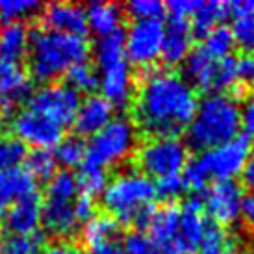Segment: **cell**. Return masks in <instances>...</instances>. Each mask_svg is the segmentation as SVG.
Wrapping results in <instances>:
<instances>
[{
  "label": "cell",
  "mask_w": 254,
  "mask_h": 254,
  "mask_svg": "<svg viewBox=\"0 0 254 254\" xmlns=\"http://www.w3.org/2000/svg\"><path fill=\"white\" fill-rule=\"evenodd\" d=\"M125 9L134 21H143V19H160L165 6L160 0H132Z\"/></svg>",
  "instance_id": "obj_39"
},
{
  "label": "cell",
  "mask_w": 254,
  "mask_h": 254,
  "mask_svg": "<svg viewBox=\"0 0 254 254\" xmlns=\"http://www.w3.org/2000/svg\"><path fill=\"white\" fill-rule=\"evenodd\" d=\"M253 254H254V249H253Z\"/></svg>",
  "instance_id": "obj_50"
},
{
  "label": "cell",
  "mask_w": 254,
  "mask_h": 254,
  "mask_svg": "<svg viewBox=\"0 0 254 254\" xmlns=\"http://www.w3.org/2000/svg\"><path fill=\"white\" fill-rule=\"evenodd\" d=\"M41 9L37 0H0V19L6 22H21Z\"/></svg>",
  "instance_id": "obj_37"
},
{
  "label": "cell",
  "mask_w": 254,
  "mask_h": 254,
  "mask_svg": "<svg viewBox=\"0 0 254 254\" xmlns=\"http://www.w3.org/2000/svg\"><path fill=\"white\" fill-rule=\"evenodd\" d=\"M137 145L135 125L127 117H113L106 127L91 135L85 145V160L95 167L108 171L127 162Z\"/></svg>",
  "instance_id": "obj_5"
},
{
  "label": "cell",
  "mask_w": 254,
  "mask_h": 254,
  "mask_svg": "<svg viewBox=\"0 0 254 254\" xmlns=\"http://www.w3.org/2000/svg\"><path fill=\"white\" fill-rule=\"evenodd\" d=\"M240 71L243 80L254 84V56H247L240 60Z\"/></svg>",
  "instance_id": "obj_47"
},
{
  "label": "cell",
  "mask_w": 254,
  "mask_h": 254,
  "mask_svg": "<svg viewBox=\"0 0 254 254\" xmlns=\"http://www.w3.org/2000/svg\"><path fill=\"white\" fill-rule=\"evenodd\" d=\"M89 45L85 37L37 28L30 32V72L36 80L49 82L62 76L80 62H87Z\"/></svg>",
  "instance_id": "obj_2"
},
{
  "label": "cell",
  "mask_w": 254,
  "mask_h": 254,
  "mask_svg": "<svg viewBox=\"0 0 254 254\" xmlns=\"http://www.w3.org/2000/svg\"><path fill=\"white\" fill-rule=\"evenodd\" d=\"M26 145L13 135H0V171L21 167L26 160Z\"/></svg>",
  "instance_id": "obj_34"
},
{
  "label": "cell",
  "mask_w": 254,
  "mask_h": 254,
  "mask_svg": "<svg viewBox=\"0 0 254 254\" xmlns=\"http://www.w3.org/2000/svg\"><path fill=\"white\" fill-rule=\"evenodd\" d=\"M89 254H128L125 249V243L119 241V238H112L99 243V245H93L89 247Z\"/></svg>",
  "instance_id": "obj_44"
},
{
  "label": "cell",
  "mask_w": 254,
  "mask_h": 254,
  "mask_svg": "<svg viewBox=\"0 0 254 254\" xmlns=\"http://www.w3.org/2000/svg\"><path fill=\"white\" fill-rule=\"evenodd\" d=\"M204 208H202V198L198 195H191L184 200L180 206V217H178V228L175 245L184 254L197 253L198 245L202 241V236L206 232L208 223L204 221Z\"/></svg>",
  "instance_id": "obj_14"
},
{
  "label": "cell",
  "mask_w": 254,
  "mask_h": 254,
  "mask_svg": "<svg viewBox=\"0 0 254 254\" xmlns=\"http://www.w3.org/2000/svg\"><path fill=\"white\" fill-rule=\"evenodd\" d=\"M11 128L15 132V137L24 145L28 143L36 148H49V150L50 147H56L58 143L64 139L65 130L62 125L50 121L49 117H45L41 113L30 110L28 106L15 113L13 121H11Z\"/></svg>",
  "instance_id": "obj_10"
},
{
  "label": "cell",
  "mask_w": 254,
  "mask_h": 254,
  "mask_svg": "<svg viewBox=\"0 0 254 254\" xmlns=\"http://www.w3.org/2000/svg\"><path fill=\"white\" fill-rule=\"evenodd\" d=\"M99 65V85L102 97L112 102V106L125 108L134 97V76L127 56L100 62Z\"/></svg>",
  "instance_id": "obj_12"
},
{
  "label": "cell",
  "mask_w": 254,
  "mask_h": 254,
  "mask_svg": "<svg viewBox=\"0 0 254 254\" xmlns=\"http://www.w3.org/2000/svg\"><path fill=\"white\" fill-rule=\"evenodd\" d=\"M125 249L128 254H184L177 245H162L143 230L130 234L125 241Z\"/></svg>",
  "instance_id": "obj_29"
},
{
  "label": "cell",
  "mask_w": 254,
  "mask_h": 254,
  "mask_svg": "<svg viewBox=\"0 0 254 254\" xmlns=\"http://www.w3.org/2000/svg\"><path fill=\"white\" fill-rule=\"evenodd\" d=\"M228 15H230V4L226 2H219V0L200 2L191 15V32L197 36H206L213 28L221 26V21Z\"/></svg>",
  "instance_id": "obj_26"
},
{
  "label": "cell",
  "mask_w": 254,
  "mask_h": 254,
  "mask_svg": "<svg viewBox=\"0 0 254 254\" xmlns=\"http://www.w3.org/2000/svg\"><path fill=\"white\" fill-rule=\"evenodd\" d=\"M241 175H243V182H245V186L254 193V154H251V158H249L247 165H245V169H243Z\"/></svg>",
  "instance_id": "obj_48"
},
{
  "label": "cell",
  "mask_w": 254,
  "mask_h": 254,
  "mask_svg": "<svg viewBox=\"0 0 254 254\" xmlns=\"http://www.w3.org/2000/svg\"><path fill=\"white\" fill-rule=\"evenodd\" d=\"M76 180H78V190L82 191V195L95 198V195L102 193L104 188H106L108 175L104 169L84 162L80 165V173H78Z\"/></svg>",
  "instance_id": "obj_33"
},
{
  "label": "cell",
  "mask_w": 254,
  "mask_h": 254,
  "mask_svg": "<svg viewBox=\"0 0 254 254\" xmlns=\"http://www.w3.org/2000/svg\"><path fill=\"white\" fill-rule=\"evenodd\" d=\"M182 191H184V182L180 175L162 178V180H158V184H156V193H158V197L162 198H175Z\"/></svg>",
  "instance_id": "obj_40"
},
{
  "label": "cell",
  "mask_w": 254,
  "mask_h": 254,
  "mask_svg": "<svg viewBox=\"0 0 254 254\" xmlns=\"http://www.w3.org/2000/svg\"><path fill=\"white\" fill-rule=\"evenodd\" d=\"M178 217H180V206L165 204L162 208H154V212L145 225L143 232L162 245H175L178 228Z\"/></svg>",
  "instance_id": "obj_23"
},
{
  "label": "cell",
  "mask_w": 254,
  "mask_h": 254,
  "mask_svg": "<svg viewBox=\"0 0 254 254\" xmlns=\"http://www.w3.org/2000/svg\"><path fill=\"white\" fill-rule=\"evenodd\" d=\"M80 102V93L74 91L71 85L49 84L30 93L26 106L65 128L74 121Z\"/></svg>",
  "instance_id": "obj_8"
},
{
  "label": "cell",
  "mask_w": 254,
  "mask_h": 254,
  "mask_svg": "<svg viewBox=\"0 0 254 254\" xmlns=\"http://www.w3.org/2000/svg\"><path fill=\"white\" fill-rule=\"evenodd\" d=\"M191 45H193V32L188 19L169 15L167 22H163V41L160 52L163 64H184V60L191 52Z\"/></svg>",
  "instance_id": "obj_17"
},
{
  "label": "cell",
  "mask_w": 254,
  "mask_h": 254,
  "mask_svg": "<svg viewBox=\"0 0 254 254\" xmlns=\"http://www.w3.org/2000/svg\"><path fill=\"white\" fill-rule=\"evenodd\" d=\"M234 47H236V39H234L232 30L228 26H223V24L213 28L210 34H206L204 43H202V49L215 60L230 56Z\"/></svg>",
  "instance_id": "obj_32"
},
{
  "label": "cell",
  "mask_w": 254,
  "mask_h": 254,
  "mask_svg": "<svg viewBox=\"0 0 254 254\" xmlns=\"http://www.w3.org/2000/svg\"><path fill=\"white\" fill-rule=\"evenodd\" d=\"M54 158L56 163H62L64 167H67V171L71 167H78L85 160V143L80 135L64 137L54 148Z\"/></svg>",
  "instance_id": "obj_30"
},
{
  "label": "cell",
  "mask_w": 254,
  "mask_h": 254,
  "mask_svg": "<svg viewBox=\"0 0 254 254\" xmlns=\"http://www.w3.org/2000/svg\"><path fill=\"white\" fill-rule=\"evenodd\" d=\"M113 119V106L102 95H89L80 102L72 125L80 135H95Z\"/></svg>",
  "instance_id": "obj_19"
},
{
  "label": "cell",
  "mask_w": 254,
  "mask_h": 254,
  "mask_svg": "<svg viewBox=\"0 0 254 254\" xmlns=\"http://www.w3.org/2000/svg\"><path fill=\"white\" fill-rule=\"evenodd\" d=\"M43 254H87V253L82 247H78V245H72V243H67V241H58V243L45 249Z\"/></svg>",
  "instance_id": "obj_46"
},
{
  "label": "cell",
  "mask_w": 254,
  "mask_h": 254,
  "mask_svg": "<svg viewBox=\"0 0 254 254\" xmlns=\"http://www.w3.org/2000/svg\"><path fill=\"white\" fill-rule=\"evenodd\" d=\"M2 249H4V243H2V236H0V254H2Z\"/></svg>",
  "instance_id": "obj_49"
},
{
  "label": "cell",
  "mask_w": 254,
  "mask_h": 254,
  "mask_svg": "<svg viewBox=\"0 0 254 254\" xmlns=\"http://www.w3.org/2000/svg\"><path fill=\"white\" fill-rule=\"evenodd\" d=\"M240 128V100L230 93H208L188 125V143L208 150L234 139Z\"/></svg>",
  "instance_id": "obj_4"
},
{
  "label": "cell",
  "mask_w": 254,
  "mask_h": 254,
  "mask_svg": "<svg viewBox=\"0 0 254 254\" xmlns=\"http://www.w3.org/2000/svg\"><path fill=\"white\" fill-rule=\"evenodd\" d=\"M37 188V180L22 167L0 171V212L7 206L34 195Z\"/></svg>",
  "instance_id": "obj_21"
},
{
  "label": "cell",
  "mask_w": 254,
  "mask_h": 254,
  "mask_svg": "<svg viewBox=\"0 0 254 254\" xmlns=\"http://www.w3.org/2000/svg\"><path fill=\"white\" fill-rule=\"evenodd\" d=\"M112 238H119V223L110 215H93L82 226V240L87 249Z\"/></svg>",
  "instance_id": "obj_28"
},
{
  "label": "cell",
  "mask_w": 254,
  "mask_h": 254,
  "mask_svg": "<svg viewBox=\"0 0 254 254\" xmlns=\"http://www.w3.org/2000/svg\"><path fill=\"white\" fill-rule=\"evenodd\" d=\"M74 212H76V217L80 223H85L89 221L95 213V198L87 197V195H78L76 200H74Z\"/></svg>",
  "instance_id": "obj_43"
},
{
  "label": "cell",
  "mask_w": 254,
  "mask_h": 254,
  "mask_svg": "<svg viewBox=\"0 0 254 254\" xmlns=\"http://www.w3.org/2000/svg\"><path fill=\"white\" fill-rule=\"evenodd\" d=\"M30 30L22 22H6L0 28V58L19 64L28 54Z\"/></svg>",
  "instance_id": "obj_24"
},
{
  "label": "cell",
  "mask_w": 254,
  "mask_h": 254,
  "mask_svg": "<svg viewBox=\"0 0 254 254\" xmlns=\"http://www.w3.org/2000/svg\"><path fill=\"white\" fill-rule=\"evenodd\" d=\"M243 200V190L236 180L213 182L202 198V208L210 215L213 225L226 226L240 219V206Z\"/></svg>",
  "instance_id": "obj_11"
},
{
  "label": "cell",
  "mask_w": 254,
  "mask_h": 254,
  "mask_svg": "<svg viewBox=\"0 0 254 254\" xmlns=\"http://www.w3.org/2000/svg\"><path fill=\"white\" fill-rule=\"evenodd\" d=\"M198 4H200V0H171V2H167L165 9H169V13L175 17L188 19L190 15H193Z\"/></svg>",
  "instance_id": "obj_42"
},
{
  "label": "cell",
  "mask_w": 254,
  "mask_h": 254,
  "mask_svg": "<svg viewBox=\"0 0 254 254\" xmlns=\"http://www.w3.org/2000/svg\"><path fill=\"white\" fill-rule=\"evenodd\" d=\"M26 171L36 180H47L54 177L56 173V158L54 152L49 148H34L30 154H26Z\"/></svg>",
  "instance_id": "obj_31"
},
{
  "label": "cell",
  "mask_w": 254,
  "mask_h": 254,
  "mask_svg": "<svg viewBox=\"0 0 254 254\" xmlns=\"http://www.w3.org/2000/svg\"><path fill=\"white\" fill-rule=\"evenodd\" d=\"M43 243L45 240L39 232L28 236H11L2 249V254H41Z\"/></svg>",
  "instance_id": "obj_38"
},
{
  "label": "cell",
  "mask_w": 254,
  "mask_h": 254,
  "mask_svg": "<svg viewBox=\"0 0 254 254\" xmlns=\"http://www.w3.org/2000/svg\"><path fill=\"white\" fill-rule=\"evenodd\" d=\"M241 80L240 58L226 56L217 60V76H215V93H226Z\"/></svg>",
  "instance_id": "obj_36"
},
{
  "label": "cell",
  "mask_w": 254,
  "mask_h": 254,
  "mask_svg": "<svg viewBox=\"0 0 254 254\" xmlns=\"http://www.w3.org/2000/svg\"><path fill=\"white\" fill-rule=\"evenodd\" d=\"M137 165L148 178H167L182 175L188 165V145L178 135L150 137L137 148Z\"/></svg>",
  "instance_id": "obj_6"
},
{
  "label": "cell",
  "mask_w": 254,
  "mask_h": 254,
  "mask_svg": "<svg viewBox=\"0 0 254 254\" xmlns=\"http://www.w3.org/2000/svg\"><path fill=\"white\" fill-rule=\"evenodd\" d=\"M188 84L195 89L215 93V76H217V60L212 58L202 47L191 49L184 60V74Z\"/></svg>",
  "instance_id": "obj_20"
},
{
  "label": "cell",
  "mask_w": 254,
  "mask_h": 254,
  "mask_svg": "<svg viewBox=\"0 0 254 254\" xmlns=\"http://www.w3.org/2000/svg\"><path fill=\"white\" fill-rule=\"evenodd\" d=\"M156 184L141 171H123L108 180L102 204L117 223L145 228L154 212Z\"/></svg>",
  "instance_id": "obj_3"
},
{
  "label": "cell",
  "mask_w": 254,
  "mask_h": 254,
  "mask_svg": "<svg viewBox=\"0 0 254 254\" xmlns=\"http://www.w3.org/2000/svg\"><path fill=\"white\" fill-rule=\"evenodd\" d=\"M240 125L247 137H254V97H249L240 106Z\"/></svg>",
  "instance_id": "obj_41"
},
{
  "label": "cell",
  "mask_w": 254,
  "mask_h": 254,
  "mask_svg": "<svg viewBox=\"0 0 254 254\" xmlns=\"http://www.w3.org/2000/svg\"><path fill=\"white\" fill-rule=\"evenodd\" d=\"M197 104V93L182 74L154 69L145 74L137 89L135 117L152 137L177 135L188 128Z\"/></svg>",
  "instance_id": "obj_1"
},
{
  "label": "cell",
  "mask_w": 254,
  "mask_h": 254,
  "mask_svg": "<svg viewBox=\"0 0 254 254\" xmlns=\"http://www.w3.org/2000/svg\"><path fill=\"white\" fill-rule=\"evenodd\" d=\"M32 82L22 67L0 58V115H11L21 100L28 99Z\"/></svg>",
  "instance_id": "obj_15"
},
{
  "label": "cell",
  "mask_w": 254,
  "mask_h": 254,
  "mask_svg": "<svg viewBox=\"0 0 254 254\" xmlns=\"http://www.w3.org/2000/svg\"><path fill=\"white\" fill-rule=\"evenodd\" d=\"M67 82L74 91H93L99 85V72L89 62H80L65 72Z\"/></svg>",
  "instance_id": "obj_35"
},
{
  "label": "cell",
  "mask_w": 254,
  "mask_h": 254,
  "mask_svg": "<svg viewBox=\"0 0 254 254\" xmlns=\"http://www.w3.org/2000/svg\"><path fill=\"white\" fill-rule=\"evenodd\" d=\"M163 21L162 19H143L132 21L125 34V54L128 64L148 65L156 62L162 52Z\"/></svg>",
  "instance_id": "obj_9"
},
{
  "label": "cell",
  "mask_w": 254,
  "mask_h": 254,
  "mask_svg": "<svg viewBox=\"0 0 254 254\" xmlns=\"http://www.w3.org/2000/svg\"><path fill=\"white\" fill-rule=\"evenodd\" d=\"M41 223V200L37 193L28 195L2 210V225L13 236H28L37 232Z\"/></svg>",
  "instance_id": "obj_18"
},
{
  "label": "cell",
  "mask_w": 254,
  "mask_h": 254,
  "mask_svg": "<svg viewBox=\"0 0 254 254\" xmlns=\"http://www.w3.org/2000/svg\"><path fill=\"white\" fill-rule=\"evenodd\" d=\"M240 219L249 230L254 232V193L243 195V200H241L240 206Z\"/></svg>",
  "instance_id": "obj_45"
},
{
  "label": "cell",
  "mask_w": 254,
  "mask_h": 254,
  "mask_svg": "<svg viewBox=\"0 0 254 254\" xmlns=\"http://www.w3.org/2000/svg\"><path fill=\"white\" fill-rule=\"evenodd\" d=\"M87 15V30L99 37L112 36L121 32L123 26V7L113 2H93L91 6L85 7Z\"/></svg>",
  "instance_id": "obj_22"
},
{
  "label": "cell",
  "mask_w": 254,
  "mask_h": 254,
  "mask_svg": "<svg viewBox=\"0 0 254 254\" xmlns=\"http://www.w3.org/2000/svg\"><path fill=\"white\" fill-rule=\"evenodd\" d=\"M197 254H240V243L223 226L208 223Z\"/></svg>",
  "instance_id": "obj_27"
},
{
  "label": "cell",
  "mask_w": 254,
  "mask_h": 254,
  "mask_svg": "<svg viewBox=\"0 0 254 254\" xmlns=\"http://www.w3.org/2000/svg\"><path fill=\"white\" fill-rule=\"evenodd\" d=\"M230 15L234 17L230 30L236 43L243 50L254 54V0H241L230 4Z\"/></svg>",
  "instance_id": "obj_25"
},
{
  "label": "cell",
  "mask_w": 254,
  "mask_h": 254,
  "mask_svg": "<svg viewBox=\"0 0 254 254\" xmlns=\"http://www.w3.org/2000/svg\"><path fill=\"white\" fill-rule=\"evenodd\" d=\"M78 195L47 193L41 204V223L47 232L56 238H71L78 232L80 221L74 212V200Z\"/></svg>",
  "instance_id": "obj_13"
},
{
  "label": "cell",
  "mask_w": 254,
  "mask_h": 254,
  "mask_svg": "<svg viewBox=\"0 0 254 254\" xmlns=\"http://www.w3.org/2000/svg\"><path fill=\"white\" fill-rule=\"evenodd\" d=\"M253 154V143L251 137L247 135H236L234 139L223 143L219 147L202 150L200 154L195 158L200 171L204 173L208 180H234V178L241 175L245 165H247L249 158Z\"/></svg>",
  "instance_id": "obj_7"
},
{
  "label": "cell",
  "mask_w": 254,
  "mask_h": 254,
  "mask_svg": "<svg viewBox=\"0 0 254 254\" xmlns=\"http://www.w3.org/2000/svg\"><path fill=\"white\" fill-rule=\"evenodd\" d=\"M45 28L56 30L62 34L85 37L87 34V15L85 7L74 2H50L43 7Z\"/></svg>",
  "instance_id": "obj_16"
}]
</instances>
